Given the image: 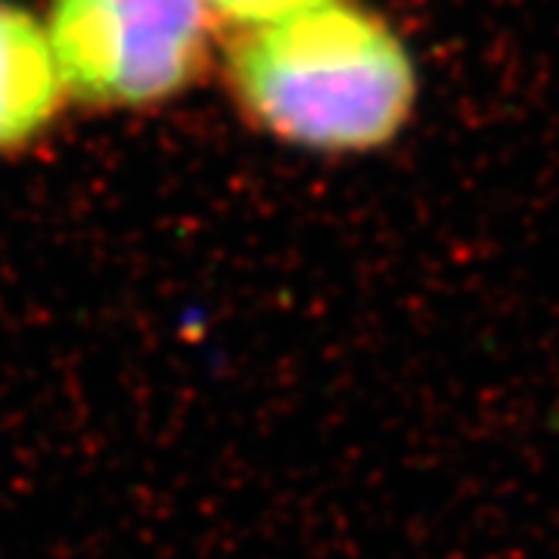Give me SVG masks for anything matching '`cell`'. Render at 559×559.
Wrapping results in <instances>:
<instances>
[{
    "mask_svg": "<svg viewBox=\"0 0 559 559\" xmlns=\"http://www.w3.org/2000/svg\"><path fill=\"white\" fill-rule=\"evenodd\" d=\"M227 72L259 128L320 153L389 143L417 97L414 62L399 35L348 0L249 28L234 44Z\"/></svg>",
    "mask_w": 559,
    "mask_h": 559,
    "instance_id": "6da1fadb",
    "label": "cell"
},
{
    "mask_svg": "<svg viewBox=\"0 0 559 559\" xmlns=\"http://www.w3.org/2000/svg\"><path fill=\"white\" fill-rule=\"evenodd\" d=\"M47 38L66 94L91 106H153L197 79L205 0H53Z\"/></svg>",
    "mask_w": 559,
    "mask_h": 559,
    "instance_id": "7a4b0ae2",
    "label": "cell"
},
{
    "mask_svg": "<svg viewBox=\"0 0 559 559\" xmlns=\"http://www.w3.org/2000/svg\"><path fill=\"white\" fill-rule=\"evenodd\" d=\"M62 94L47 28L25 7L0 0V153L40 134L57 116Z\"/></svg>",
    "mask_w": 559,
    "mask_h": 559,
    "instance_id": "3957f363",
    "label": "cell"
},
{
    "mask_svg": "<svg viewBox=\"0 0 559 559\" xmlns=\"http://www.w3.org/2000/svg\"><path fill=\"white\" fill-rule=\"evenodd\" d=\"M209 10H215L221 20L249 28H261L271 22L289 20L296 13H305L311 7H320L326 0H205Z\"/></svg>",
    "mask_w": 559,
    "mask_h": 559,
    "instance_id": "277c9868",
    "label": "cell"
}]
</instances>
